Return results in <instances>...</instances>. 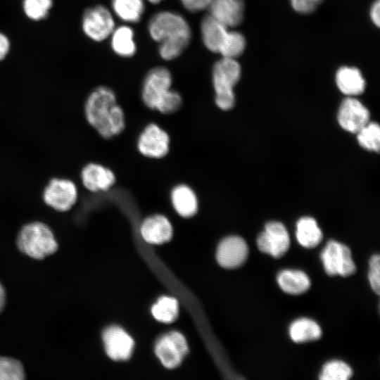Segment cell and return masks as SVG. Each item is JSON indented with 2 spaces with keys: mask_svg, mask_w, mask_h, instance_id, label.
Returning <instances> with one entry per match:
<instances>
[{
  "mask_svg": "<svg viewBox=\"0 0 380 380\" xmlns=\"http://www.w3.org/2000/svg\"><path fill=\"white\" fill-rule=\"evenodd\" d=\"M248 253L246 241L238 236H230L220 243L216 258L222 267L233 269L241 266L246 261Z\"/></svg>",
  "mask_w": 380,
  "mask_h": 380,
  "instance_id": "4fadbf2b",
  "label": "cell"
},
{
  "mask_svg": "<svg viewBox=\"0 0 380 380\" xmlns=\"http://www.w3.org/2000/svg\"><path fill=\"white\" fill-rule=\"evenodd\" d=\"M52 5L53 0H23V2L25 15L33 20L44 19Z\"/></svg>",
  "mask_w": 380,
  "mask_h": 380,
  "instance_id": "f546056e",
  "label": "cell"
},
{
  "mask_svg": "<svg viewBox=\"0 0 380 380\" xmlns=\"http://www.w3.org/2000/svg\"><path fill=\"white\" fill-rule=\"evenodd\" d=\"M172 77L164 67H156L146 75L142 87L141 98L149 108L156 109L172 90Z\"/></svg>",
  "mask_w": 380,
  "mask_h": 380,
  "instance_id": "5b68a950",
  "label": "cell"
},
{
  "mask_svg": "<svg viewBox=\"0 0 380 380\" xmlns=\"http://www.w3.org/2000/svg\"><path fill=\"white\" fill-rule=\"evenodd\" d=\"M111 48L118 56L124 58L132 56L137 51L133 30L126 25L114 29L111 33Z\"/></svg>",
  "mask_w": 380,
  "mask_h": 380,
  "instance_id": "7402d4cb",
  "label": "cell"
},
{
  "mask_svg": "<svg viewBox=\"0 0 380 380\" xmlns=\"http://www.w3.org/2000/svg\"><path fill=\"white\" fill-rule=\"evenodd\" d=\"M171 201L175 211L183 217H191L198 210V200L194 191L186 185L175 186L171 193Z\"/></svg>",
  "mask_w": 380,
  "mask_h": 380,
  "instance_id": "ffe728a7",
  "label": "cell"
},
{
  "mask_svg": "<svg viewBox=\"0 0 380 380\" xmlns=\"http://www.w3.org/2000/svg\"><path fill=\"white\" fill-rule=\"evenodd\" d=\"M360 145L368 150L378 152L380 145V129L376 122H368L357 132Z\"/></svg>",
  "mask_w": 380,
  "mask_h": 380,
  "instance_id": "83f0119b",
  "label": "cell"
},
{
  "mask_svg": "<svg viewBox=\"0 0 380 380\" xmlns=\"http://www.w3.org/2000/svg\"><path fill=\"white\" fill-rule=\"evenodd\" d=\"M338 121L345 130L357 133L369 122V112L360 101L349 96L340 106Z\"/></svg>",
  "mask_w": 380,
  "mask_h": 380,
  "instance_id": "7c38bea8",
  "label": "cell"
},
{
  "mask_svg": "<svg viewBox=\"0 0 380 380\" xmlns=\"http://www.w3.org/2000/svg\"><path fill=\"white\" fill-rule=\"evenodd\" d=\"M369 280L372 289L378 295L380 293V256L374 255L369 262Z\"/></svg>",
  "mask_w": 380,
  "mask_h": 380,
  "instance_id": "d6a6232c",
  "label": "cell"
},
{
  "mask_svg": "<svg viewBox=\"0 0 380 380\" xmlns=\"http://www.w3.org/2000/svg\"><path fill=\"white\" fill-rule=\"evenodd\" d=\"M227 28L211 15H205L201 22V38L205 46L212 52L218 53Z\"/></svg>",
  "mask_w": 380,
  "mask_h": 380,
  "instance_id": "ac0fdd59",
  "label": "cell"
},
{
  "mask_svg": "<svg viewBox=\"0 0 380 380\" xmlns=\"http://www.w3.org/2000/svg\"><path fill=\"white\" fill-rule=\"evenodd\" d=\"M183 6L191 12H198L208 8L211 0H180Z\"/></svg>",
  "mask_w": 380,
  "mask_h": 380,
  "instance_id": "e575fe53",
  "label": "cell"
},
{
  "mask_svg": "<svg viewBox=\"0 0 380 380\" xmlns=\"http://www.w3.org/2000/svg\"><path fill=\"white\" fill-rule=\"evenodd\" d=\"M147 1H149L150 3L153 4H159L160 2H161L163 0H147Z\"/></svg>",
  "mask_w": 380,
  "mask_h": 380,
  "instance_id": "f35d334b",
  "label": "cell"
},
{
  "mask_svg": "<svg viewBox=\"0 0 380 380\" xmlns=\"http://www.w3.org/2000/svg\"><path fill=\"white\" fill-rule=\"evenodd\" d=\"M208 8L210 15L227 27L240 25L243 19L242 0H211Z\"/></svg>",
  "mask_w": 380,
  "mask_h": 380,
  "instance_id": "9a60e30c",
  "label": "cell"
},
{
  "mask_svg": "<svg viewBox=\"0 0 380 380\" xmlns=\"http://www.w3.org/2000/svg\"><path fill=\"white\" fill-rule=\"evenodd\" d=\"M10 49V42L8 37L0 32V61L3 60L8 54Z\"/></svg>",
  "mask_w": 380,
  "mask_h": 380,
  "instance_id": "d590c367",
  "label": "cell"
},
{
  "mask_svg": "<svg viewBox=\"0 0 380 380\" xmlns=\"http://www.w3.org/2000/svg\"><path fill=\"white\" fill-rule=\"evenodd\" d=\"M293 8L300 13H310L314 11L322 0H290Z\"/></svg>",
  "mask_w": 380,
  "mask_h": 380,
  "instance_id": "836d02e7",
  "label": "cell"
},
{
  "mask_svg": "<svg viewBox=\"0 0 380 380\" xmlns=\"http://www.w3.org/2000/svg\"><path fill=\"white\" fill-rule=\"evenodd\" d=\"M81 179L84 186L91 192L107 191L115 182V175L110 169L94 163L82 168Z\"/></svg>",
  "mask_w": 380,
  "mask_h": 380,
  "instance_id": "2e32d148",
  "label": "cell"
},
{
  "mask_svg": "<svg viewBox=\"0 0 380 380\" xmlns=\"http://www.w3.org/2000/svg\"><path fill=\"white\" fill-rule=\"evenodd\" d=\"M336 82L339 90L348 96L362 94L365 88V81L360 71L353 67H342L336 75Z\"/></svg>",
  "mask_w": 380,
  "mask_h": 380,
  "instance_id": "d6986e66",
  "label": "cell"
},
{
  "mask_svg": "<svg viewBox=\"0 0 380 380\" xmlns=\"http://www.w3.org/2000/svg\"><path fill=\"white\" fill-rule=\"evenodd\" d=\"M182 104L181 95L172 89L167 96L158 105L156 110L163 114H171L177 111Z\"/></svg>",
  "mask_w": 380,
  "mask_h": 380,
  "instance_id": "1f68e13d",
  "label": "cell"
},
{
  "mask_svg": "<svg viewBox=\"0 0 380 380\" xmlns=\"http://www.w3.org/2000/svg\"><path fill=\"white\" fill-rule=\"evenodd\" d=\"M5 297H6V295H5L4 289L3 286H1V284H0V312L4 308V303H5Z\"/></svg>",
  "mask_w": 380,
  "mask_h": 380,
  "instance_id": "74e56055",
  "label": "cell"
},
{
  "mask_svg": "<svg viewBox=\"0 0 380 380\" xmlns=\"http://www.w3.org/2000/svg\"><path fill=\"white\" fill-rule=\"evenodd\" d=\"M82 27L91 39L101 42L108 38L115 29V22L110 11L97 5L87 8L82 16Z\"/></svg>",
  "mask_w": 380,
  "mask_h": 380,
  "instance_id": "ba28073f",
  "label": "cell"
},
{
  "mask_svg": "<svg viewBox=\"0 0 380 380\" xmlns=\"http://www.w3.org/2000/svg\"><path fill=\"white\" fill-rule=\"evenodd\" d=\"M296 234L299 243L308 248L317 246L322 239L321 229L310 217H302L297 222Z\"/></svg>",
  "mask_w": 380,
  "mask_h": 380,
  "instance_id": "603a6c76",
  "label": "cell"
},
{
  "mask_svg": "<svg viewBox=\"0 0 380 380\" xmlns=\"http://www.w3.org/2000/svg\"><path fill=\"white\" fill-rule=\"evenodd\" d=\"M17 245L27 255L34 259H43L55 253L58 243L50 227L41 222H33L20 229Z\"/></svg>",
  "mask_w": 380,
  "mask_h": 380,
  "instance_id": "3957f363",
  "label": "cell"
},
{
  "mask_svg": "<svg viewBox=\"0 0 380 380\" xmlns=\"http://www.w3.org/2000/svg\"><path fill=\"white\" fill-rule=\"evenodd\" d=\"M156 354L167 368L177 367L188 352V346L184 336L177 331H171L161 336L155 348Z\"/></svg>",
  "mask_w": 380,
  "mask_h": 380,
  "instance_id": "9c48e42d",
  "label": "cell"
},
{
  "mask_svg": "<svg viewBox=\"0 0 380 380\" xmlns=\"http://www.w3.org/2000/svg\"><path fill=\"white\" fill-rule=\"evenodd\" d=\"M24 378L23 367L18 360L0 357V380H22Z\"/></svg>",
  "mask_w": 380,
  "mask_h": 380,
  "instance_id": "4dcf8cb0",
  "label": "cell"
},
{
  "mask_svg": "<svg viewBox=\"0 0 380 380\" xmlns=\"http://www.w3.org/2000/svg\"><path fill=\"white\" fill-rule=\"evenodd\" d=\"M246 47L244 36L236 31H227L219 52L223 58L235 59L241 56Z\"/></svg>",
  "mask_w": 380,
  "mask_h": 380,
  "instance_id": "4316f807",
  "label": "cell"
},
{
  "mask_svg": "<svg viewBox=\"0 0 380 380\" xmlns=\"http://www.w3.org/2000/svg\"><path fill=\"white\" fill-rule=\"evenodd\" d=\"M143 239L152 244H162L170 240L172 227L168 219L162 215H154L144 220L140 228Z\"/></svg>",
  "mask_w": 380,
  "mask_h": 380,
  "instance_id": "e0dca14e",
  "label": "cell"
},
{
  "mask_svg": "<svg viewBox=\"0 0 380 380\" xmlns=\"http://www.w3.org/2000/svg\"><path fill=\"white\" fill-rule=\"evenodd\" d=\"M148 32L156 42L186 46L191 30L187 21L180 15L165 11L155 14L148 23Z\"/></svg>",
  "mask_w": 380,
  "mask_h": 380,
  "instance_id": "7a4b0ae2",
  "label": "cell"
},
{
  "mask_svg": "<svg viewBox=\"0 0 380 380\" xmlns=\"http://www.w3.org/2000/svg\"><path fill=\"white\" fill-rule=\"evenodd\" d=\"M153 317L164 323H170L176 319L178 315V302L168 296L160 297L151 309Z\"/></svg>",
  "mask_w": 380,
  "mask_h": 380,
  "instance_id": "484cf974",
  "label": "cell"
},
{
  "mask_svg": "<svg viewBox=\"0 0 380 380\" xmlns=\"http://www.w3.org/2000/svg\"><path fill=\"white\" fill-rule=\"evenodd\" d=\"M170 137L167 133L156 124L146 127L140 134L137 147L144 156L151 158L164 157L169 151Z\"/></svg>",
  "mask_w": 380,
  "mask_h": 380,
  "instance_id": "8fae6325",
  "label": "cell"
},
{
  "mask_svg": "<svg viewBox=\"0 0 380 380\" xmlns=\"http://www.w3.org/2000/svg\"><path fill=\"white\" fill-rule=\"evenodd\" d=\"M115 14L127 23L139 22L144 12V0H111Z\"/></svg>",
  "mask_w": 380,
  "mask_h": 380,
  "instance_id": "d4e9b609",
  "label": "cell"
},
{
  "mask_svg": "<svg viewBox=\"0 0 380 380\" xmlns=\"http://www.w3.org/2000/svg\"><path fill=\"white\" fill-rule=\"evenodd\" d=\"M324 270L330 276L348 277L355 273V265L349 248L336 241H329L321 253Z\"/></svg>",
  "mask_w": 380,
  "mask_h": 380,
  "instance_id": "52a82bcc",
  "label": "cell"
},
{
  "mask_svg": "<svg viewBox=\"0 0 380 380\" xmlns=\"http://www.w3.org/2000/svg\"><path fill=\"white\" fill-rule=\"evenodd\" d=\"M257 244L261 252L279 258L283 256L289 248V236L283 224L270 222L266 224L265 230L258 236Z\"/></svg>",
  "mask_w": 380,
  "mask_h": 380,
  "instance_id": "30bf717a",
  "label": "cell"
},
{
  "mask_svg": "<svg viewBox=\"0 0 380 380\" xmlns=\"http://www.w3.org/2000/svg\"><path fill=\"white\" fill-rule=\"evenodd\" d=\"M103 341L107 355L114 360H126L130 357L134 341L122 328L111 326L103 333Z\"/></svg>",
  "mask_w": 380,
  "mask_h": 380,
  "instance_id": "5bb4252c",
  "label": "cell"
},
{
  "mask_svg": "<svg viewBox=\"0 0 380 380\" xmlns=\"http://www.w3.org/2000/svg\"><path fill=\"white\" fill-rule=\"evenodd\" d=\"M370 17L372 22L377 26L380 24V2L376 0L374 2L370 10Z\"/></svg>",
  "mask_w": 380,
  "mask_h": 380,
  "instance_id": "8d00e7d4",
  "label": "cell"
},
{
  "mask_svg": "<svg viewBox=\"0 0 380 380\" xmlns=\"http://www.w3.org/2000/svg\"><path fill=\"white\" fill-rule=\"evenodd\" d=\"M353 375L351 368L340 360L326 363L319 375L322 380H347Z\"/></svg>",
  "mask_w": 380,
  "mask_h": 380,
  "instance_id": "f1b7e54d",
  "label": "cell"
},
{
  "mask_svg": "<svg viewBox=\"0 0 380 380\" xmlns=\"http://www.w3.org/2000/svg\"><path fill=\"white\" fill-rule=\"evenodd\" d=\"M277 281L284 292L292 295L303 293L310 286L308 277L300 270H283L278 274Z\"/></svg>",
  "mask_w": 380,
  "mask_h": 380,
  "instance_id": "44dd1931",
  "label": "cell"
},
{
  "mask_svg": "<svg viewBox=\"0 0 380 380\" xmlns=\"http://www.w3.org/2000/svg\"><path fill=\"white\" fill-rule=\"evenodd\" d=\"M241 77V67L236 59L222 58L213 68V83L215 103L222 110H228L234 105L233 91Z\"/></svg>",
  "mask_w": 380,
  "mask_h": 380,
  "instance_id": "277c9868",
  "label": "cell"
},
{
  "mask_svg": "<svg viewBox=\"0 0 380 380\" xmlns=\"http://www.w3.org/2000/svg\"><path fill=\"white\" fill-rule=\"evenodd\" d=\"M289 334L294 342L304 343L319 338L322 331L319 326L313 320L300 318L291 324Z\"/></svg>",
  "mask_w": 380,
  "mask_h": 380,
  "instance_id": "cb8c5ba5",
  "label": "cell"
},
{
  "mask_svg": "<svg viewBox=\"0 0 380 380\" xmlns=\"http://www.w3.org/2000/svg\"><path fill=\"white\" fill-rule=\"evenodd\" d=\"M77 189L75 184L68 179L53 178L44 189V202L51 208L66 212L70 210L77 200Z\"/></svg>",
  "mask_w": 380,
  "mask_h": 380,
  "instance_id": "8992f818",
  "label": "cell"
},
{
  "mask_svg": "<svg viewBox=\"0 0 380 380\" xmlns=\"http://www.w3.org/2000/svg\"><path fill=\"white\" fill-rule=\"evenodd\" d=\"M84 114L88 123L103 138L120 134L125 127V114L115 93L107 87L94 89L87 99Z\"/></svg>",
  "mask_w": 380,
  "mask_h": 380,
  "instance_id": "6da1fadb",
  "label": "cell"
}]
</instances>
